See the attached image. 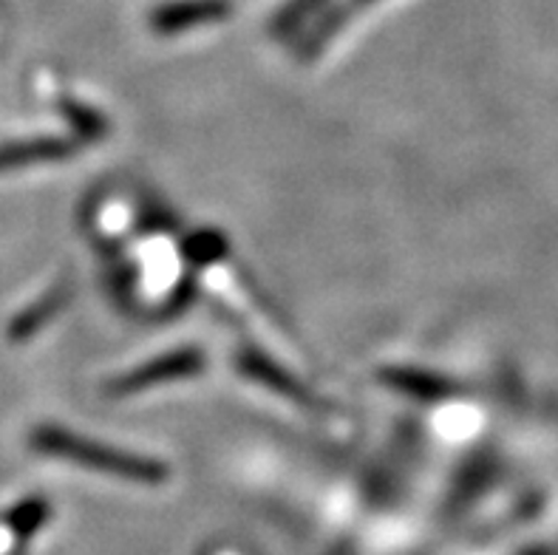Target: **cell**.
<instances>
[{"label": "cell", "mask_w": 558, "mask_h": 555, "mask_svg": "<svg viewBox=\"0 0 558 555\" xmlns=\"http://www.w3.org/2000/svg\"><path fill=\"white\" fill-rule=\"evenodd\" d=\"M35 445L43 454L69 459V462L83 464L88 471L134 479V482H142V485H162L165 479L170 476L168 464L159 462V459L142 457V454H134V450L113 448V445L71 434L65 429H40L35 434Z\"/></svg>", "instance_id": "obj_1"}, {"label": "cell", "mask_w": 558, "mask_h": 555, "mask_svg": "<svg viewBox=\"0 0 558 555\" xmlns=\"http://www.w3.org/2000/svg\"><path fill=\"white\" fill-rule=\"evenodd\" d=\"M205 366V354L198 349H179V352H168L162 358L148 360L142 363L134 372L122 374L111 383L113 397H125V394H140L150 386H159V383H173V379L193 377V374L202 372Z\"/></svg>", "instance_id": "obj_2"}, {"label": "cell", "mask_w": 558, "mask_h": 555, "mask_svg": "<svg viewBox=\"0 0 558 555\" xmlns=\"http://www.w3.org/2000/svg\"><path fill=\"white\" fill-rule=\"evenodd\" d=\"M227 14L225 0H191V3H177V7H165L150 17L156 32H182L196 23L219 21Z\"/></svg>", "instance_id": "obj_3"}, {"label": "cell", "mask_w": 558, "mask_h": 555, "mask_svg": "<svg viewBox=\"0 0 558 555\" xmlns=\"http://www.w3.org/2000/svg\"><path fill=\"white\" fill-rule=\"evenodd\" d=\"M239 366H241V372H247L250 377L258 379V383H264V386L276 388L278 394L290 397V400L315 402L312 400V394L306 391V388L301 386V383H298L290 372H283L281 366H276V363H272L269 358H264V354H258V352L241 354Z\"/></svg>", "instance_id": "obj_4"}, {"label": "cell", "mask_w": 558, "mask_h": 555, "mask_svg": "<svg viewBox=\"0 0 558 555\" xmlns=\"http://www.w3.org/2000/svg\"><path fill=\"white\" fill-rule=\"evenodd\" d=\"M383 379L391 388H397V391H403L409 397H417V400L425 402L446 400V397L453 394V386L446 377H439V374L432 372H420V369H386Z\"/></svg>", "instance_id": "obj_5"}, {"label": "cell", "mask_w": 558, "mask_h": 555, "mask_svg": "<svg viewBox=\"0 0 558 555\" xmlns=\"http://www.w3.org/2000/svg\"><path fill=\"white\" fill-rule=\"evenodd\" d=\"M74 154V145L60 136H46V140H32L26 145H14V148L0 150V165H23V162H46V159H63Z\"/></svg>", "instance_id": "obj_6"}, {"label": "cell", "mask_w": 558, "mask_h": 555, "mask_svg": "<svg viewBox=\"0 0 558 555\" xmlns=\"http://www.w3.org/2000/svg\"><path fill=\"white\" fill-rule=\"evenodd\" d=\"M225 250L227 244L219 232H198V236H193V239L184 244V255L191 261H196V264H210V261L221 258Z\"/></svg>", "instance_id": "obj_7"}, {"label": "cell", "mask_w": 558, "mask_h": 555, "mask_svg": "<svg viewBox=\"0 0 558 555\" xmlns=\"http://www.w3.org/2000/svg\"><path fill=\"white\" fill-rule=\"evenodd\" d=\"M65 111H69L71 122L83 131V136H88V140H94V136H102L108 131V122L99 117V113H94L92 108L85 106H65Z\"/></svg>", "instance_id": "obj_8"}]
</instances>
